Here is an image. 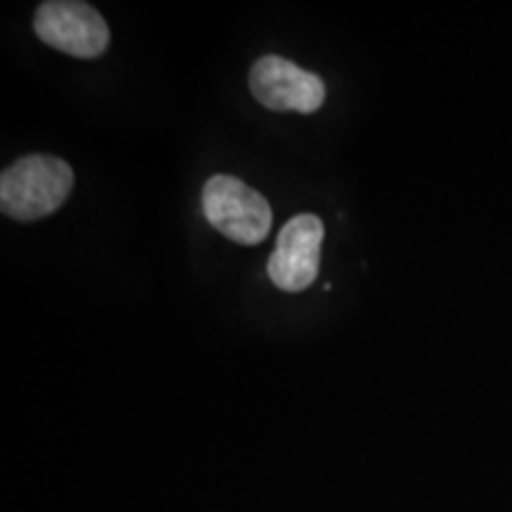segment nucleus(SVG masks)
Here are the masks:
<instances>
[{"mask_svg": "<svg viewBox=\"0 0 512 512\" xmlns=\"http://www.w3.org/2000/svg\"><path fill=\"white\" fill-rule=\"evenodd\" d=\"M74 188V171L53 155L17 159L0 176V209L15 221L46 219L67 202Z\"/></svg>", "mask_w": 512, "mask_h": 512, "instance_id": "obj_1", "label": "nucleus"}, {"mask_svg": "<svg viewBox=\"0 0 512 512\" xmlns=\"http://www.w3.org/2000/svg\"><path fill=\"white\" fill-rule=\"evenodd\" d=\"M202 209L211 226L238 245L264 242L273 223L266 197L235 176H211L202 190Z\"/></svg>", "mask_w": 512, "mask_h": 512, "instance_id": "obj_2", "label": "nucleus"}, {"mask_svg": "<svg viewBox=\"0 0 512 512\" xmlns=\"http://www.w3.org/2000/svg\"><path fill=\"white\" fill-rule=\"evenodd\" d=\"M34 31L43 43L72 57L91 60L110 46V29L93 5L79 0H48L38 5Z\"/></svg>", "mask_w": 512, "mask_h": 512, "instance_id": "obj_3", "label": "nucleus"}, {"mask_svg": "<svg viewBox=\"0 0 512 512\" xmlns=\"http://www.w3.org/2000/svg\"><path fill=\"white\" fill-rule=\"evenodd\" d=\"M249 91L259 105L275 112L313 114L325 102V83L280 55H266L249 72Z\"/></svg>", "mask_w": 512, "mask_h": 512, "instance_id": "obj_4", "label": "nucleus"}, {"mask_svg": "<svg viewBox=\"0 0 512 512\" xmlns=\"http://www.w3.org/2000/svg\"><path fill=\"white\" fill-rule=\"evenodd\" d=\"M323 235V221L316 214H299L285 223L268 261V278L275 287L294 294L316 280Z\"/></svg>", "mask_w": 512, "mask_h": 512, "instance_id": "obj_5", "label": "nucleus"}]
</instances>
